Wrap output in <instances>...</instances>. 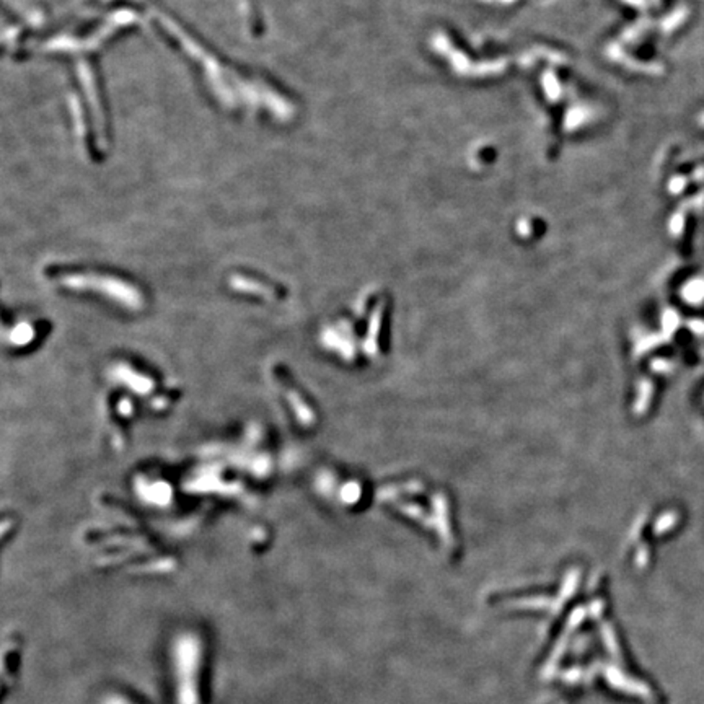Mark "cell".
<instances>
[{
	"mask_svg": "<svg viewBox=\"0 0 704 704\" xmlns=\"http://www.w3.org/2000/svg\"><path fill=\"white\" fill-rule=\"evenodd\" d=\"M277 382H279V385H281L282 393H284L285 400H289L290 408H292L294 414L297 416V418H295V419L299 421V424L310 425L313 423L310 408L307 406V401L303 400V396H302V394H300L297 387H295V385L292 383L290 376L277 374Z\"/></svg>",
	"mask_w": 704,
	"mask_h": 704,
	"instance_id": "1",
	"label": "cell"
}]
</instances>
